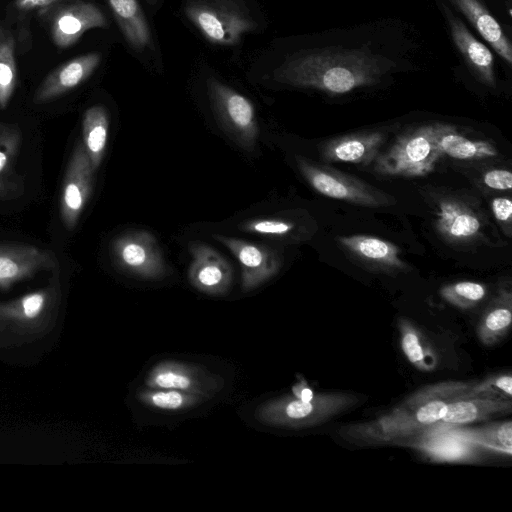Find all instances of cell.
Returning <instances> with one entry per match:
<instances>
[{"instance_id": "obj_1", "label": "cell", "mask_w": 512, "mask_h": 512, "mask_svg": "<svg viewBox=\"0 0 512 512\" xmlns=\"http://www.w3.org/2000/svg\"><path fill=\"white\" fill-rule=\"evenodd\" d=\"M433 59L415 24L382 17L303 38L284 55L272 77L283 86L345 97L388 88L431 68Z\"/></svg>"}, {"instance_id": "obj_2", "label": "cell", "mask_w": 512, "mask_h": 512, "mask_svg": "<svg viewBox=\"0 0 512 512\" xmlns=\"http://www.w3.org/2000/svg\"><path fill=\"white\" fill-rule=\"evenodd\" d=\"M431 1L442 19L455 58L452 66L455 75L472 86L497 93L503 85L502 72L507 68L490 46L453 10L440 0Z\"/></svg>"}, {"instance_id": "obj_3", "label": "cell", "mask_w": 512, "mask_h": 512, "mask_svg": "<svg viewBox=\"0 0 512 512\" xmlns=\"http://www.w3.org/2000/svg\"><path fill=\"white\" fill-rule=\"evenodd\" d=\"M60 300L57 274L43 288L0 302V346H17L47 334L56 322Z\"/></svg>"}, {"instance_id": "obj_4", "label": "cell", "mask_w": 512, "mask_h": 512, "mask_svg": "<svg viewBox=\"0 0 512 512\" xmlns=\"http://www.w3.org/2000/svg\"><path fill=\"white\" fill-rule=\"evenodd\" d=\"M451 124L428 123L400 135L374 160V170L382 175L417 177L431 173L443 156L438 139Z\"/></svg>"}, {"instance_id": "obj_5", "label": "cell", "mask_w": 512, "mask_h": 512, "mask_svg": "<svg viewBox=\"0 0 512 512\" xmlns=\"http://www.w3.org/2000/svg\"><path fill=\"white\" fill-rule=\"evenodd\" d=\"M184 11L204 38L218 45H235L257 28L243 0H187Z\"/></svg>"}, {"instance_id": "obj_6", "label": "cell", "mask_w": 512, "mask_h": 512, "mask_svg": "<svg viewBox=\"0 0 512 512\" xmlns=\"http://www.w3.org/2000/svg\"><path fill=\"white\" fill-rule=\"evenodd\" d=\"M453 10L512 71V13L501 0H440Z\"/></svg>"}, {"instance_id": "obj_7", "label": "cell", "mask_w": 512, "mask_h": 512, "mask_svg": "<svg viewBox=\"0 0 512 512\" xmlns=\"http://www.w3.org/2000/svg\"><path fill=\"white\" fill-rule=\"evenodd\" d=\"M296 163L310 186L324 196L373 208L388 206L394 202L390 195L334 168L299 156L296 157Z\"/></svg>"}, {"instance_id": "obj_8", "label": "cell", "mask_w": 512, "mask_h": 512, "mask_svg": "<svg viewBox=\"0 0 512 512\" xmlns=\"http://www.w3.org/2000/svg\"><path fill=\"white\" fill-rule=\"evenodd\" d=\"M207 91L213 111L226 133L240 147L250 150L258 136L254 106L244 95L209 78Z\"/></svg>"}, {"instance_id": "obj_9", "label": "cell", "mask_w": 512, "mask_h": 512, "mask_svg": "<svg viewBox=\"0 0 512 512\" xmlns=\"http://www.w3.org/2000/svg\"><path fill=\"white\" fill-rule=\"evenodd\" d=\"M111 257L119 269L140 278L159 279L166 272L161 248L154 235L146 231L125 233L114 239Z\"/></svg>"}, {"instance_id": "obj_10", "label": "cell", "mask_w": 512, "mask_h": 512, "mask_svg": "<svg viewBox=\"0 0 512 512\" xmlns=\"http://www.w3.org/2000/svg\"><path fill=\"white\" fill-rule=\"evenodd\" d=\"M95 172L82 141H78L67 163L60 197V217L68 231L75 229L91 197Z\"/></svg>"}, {"instance_id": "obj_11", "label": "cell", "mask_w": 512, "mask_h": 512, "mask_svg": "<svg viewBox=\"0 0 512 512\" xmlns=\"http://www.w3.org/2000/svg\"><path fill=\"white\" fill-rule=\"evenodd\" d=\"M223 379L207 369L177 361H163L147 373L145 385L154 389H174L213 397L223 387Z\"/></svg>"}, {"instance_id": "obj_12", "label": "cell", "mask_w": 512, "mask_h": 512, "mask_svg": "<svg viewBox=\"0 0 512 512\" xmlns=\"http://www.w3.org/2000/svg\"><path fill=\"white\" fill-rule=\"evenodd\" d=\"M45 271H58V260L52 251L26 243H0L1 291Z\"/></svg>"}, {"instance_id": "obj_13", "label": "cell", "mask_w": 512, "mask_h": 512, "mask_svg": "<svg viewBox=\"0 0 512 512\" xmlns=\"http://www.w3.org/2000/svg\"><path fill=\"white\" fill-rule=\"evenodd\" d=\"M213 237L227 247L238 260L244 291L255 289L278 273L281 260L273 249L230 236L215 234Z\"/></svg>"}, {"instance_id": "obj_14", "label": "cell", "mask_w": 512, "mask_h": 512, "mask_svg": "<svg viewBox=\"0 0 512 512\" xmlns=\"http://www.w3.org/2000/svg\"><path fill=\"white\" fill-rule=\"evenodd\" d=\"M191 262L188 279L197 290L220 296L229 290L233 280L230 263L214 248L202 242L190 246Z\"/></svg>"}, {"instance_id": "obj_15", "label": "cell", "mask_w": 512, "mask_h": 512, "mask_svg": "<svg viewBox=\"0 0 512 512\" xmlns=\"http://www.w3.org/2000/svg\"><path fill=\"white\" fill-rule=\"evenodd\" d=\"M107 27L102 11L93 3L76 1L62 6L51 21V37L54 44L66 49L93 28Z\"/></svg>"}, {"instance_id": "obj_16", "label": "cell", "mask_w": 512, "mask_h": 512, "mask_svg": "<svg viewBox=\"0 0 512 512\" xmlns=\"http://www.w3.org/2000/svg\"><path fill=\"white\" fill-rule=\"evenodd\" d=\"M101 54L91 52L66 61L52 70L38 86L34 102L52 101L85 82L99 66Z\"/></svg>"}, {"instance_id": "obj_17", "label": "cell", "mask_w": 512, "mask_h": 512, "mask_svg": "<svg viewBox=\"0 0 512 512\" xmlns=\"http://www.w3.org/2000/svg\"><path fill=\"white\" fill-rule=\"evenodd\" d=\"M435 226L439 234L450 243H470L479 239L482 221L478 213L466 203L447 198L439 201Z\"/></svg>"}, {"instance_id": "obj_18", "label": "cell", "mask_w": 512, "mask_h": 512, "mask_svg": "<svg viewBox=\"0 0 512 512\" xmlns=\"http://www.w3.org/2000/svg\"><path fill=\"white\" fill-rule=\"evenodd\" d=\"M385 139L386 134L382 131L349 134L325 143L321 155L330 162L369 165L380 153Z\"/></svg>"}, {"instance_id": "obj_19", "label": "cell", "mask_w": 512, "mask_h": 512, "mask_svg": "<svg viewBox=\"0 0 512 512\" xmlns=\"http://www.w3.org/2000/svg\"><path fill=\"white\" fill-rule=\"evenodd\" d=\"M22 134L17 125L0 123V202L17 197L23 179L16 171Z\"/></svg>"}, {"instance_id": "obj_20", "label": "cell", "mask_w": 512, "mask_h": 512, "mask_svg": "<svg viewBox=\"0 0 512 512\" xmlns=\"http://www.w3.org/2000/svg\"><path fill=\"white\" fill-rule=\"evenodd\" d=\"M338 240L361 262L388 269L405 267L399 258L400 249L391 242L367 235L342 236Z\"/></svg>"}, {"instance_id": "obj_21", "label": "cell", "mask_w": 512, "mask_h": 512, "mask_svg": "<svg viewBox=\"0 0 512 512\" xmlns=\"http://www.w3.org/2000/svg\"><path fill=\"white\" fill-rule=\"evenodd\" d=\"M107 1L127 43L136 50L150 47L151 30L138 0Z\"/></svg>"}, {"instance_id": "obj_22", "label": "cell", "mask_w": 512, "mask_h": 512, "mask_svg": "<svg viewBox=\"0 0 512 512\" xmlns=\"http://www.w3.org/2000/svg\"><path fill=\"white\" fill-rule=\"evenodd\" d=\"M109 132V115L102 105L89 107L82 119V143L96 171L105 154Z\"/></svg>"}, {"instance_id": "obj_23", "label": "cell", "mask_w": 512, "mask_h": 512, "mask_svg": "<svg viewBox=\"0 0 512 512\" xmlns=\"http://www.w3.org/2000/svg\"><path fill=\"white\" fill-rule=\"evenodd\" d=\"M441 154L460 160H479L498 155L497 149L488 141H474L459 134L454 125L438 139Z\"/></svg>"}, {"instance_id": "obj_24", "label": "cell", "mask_w": 512, "mask_h": 512, "mask_svg": "<svg viewBox=\"0 0 512 512\" xmlns=\"http://www.w3.org/2000/svg\"><path fill=\"white\" fill-rule=\"evenodd\" d=\"M137 397L146 406L167 411L186 410L209 400L196 393L148 387L138 391Z\"/></svg>"}, {"instance_id": "obj_25", "label": "cell", "mask_w": 512, "mask_h": 512, "mask_svg": "<svg viewBox=\"0 0 512 512\" xmlns=\"http://www.w3.org/2000/svg\"><path fill=\"white\" fill-rule=\"evenodd\" d=\"M15 40L11 32L0 24V109H5L17 86Z\"/></svg>"}, {"instance_id": "obj_26", "label": "cell", "mask_w": 512, "mask_h": 512, "mask_svg": "<svg viewBox=\"0 0 512 512\" xmlns=\"http://www.w3.org/2000/svg\"><path fill=\"white\" fill-rule=\"evenodd\" d=\"M238 229L270 238H284L294 231L295 224L282 218L260 217L241 222Z\"/></svg>"}, {"instance_id": "obj_27", "label": "cell", "mask_w": 512, "mask_h": 512, "mask_svg": "<svg viewBox=\"0 0 512 512\" xmlns=\"http://www.w3.org/2000/svg\"><path fill=\"white\" fill-rule=\"evenodd\" d=\"M477 407L469 401H459L446 405L442 420L449 424H465L477 418Z\"/></svg>"}, {"instance_id": "obj_28", "label": "cell", "mask_w": 512, "mask_h": 512, "mask_svg": "<svg viewBox=\"0 0 512 512\" xmlns=\"http://www.w3.org/2000/svg\"><path fill=\"white\" fill-rule=\"evenodd\" d=\"M443 293L447 298L453 300L479 301L485 295L484 287L475 282H458L452 286L446 287Z\"/></svg>"}, {"instance_id": "obj_29", "label": "cell", "mask_w": 512, "mask_h": 512, "mask_svg": "<svg viewBox=\"0 0 512 512\" xmlns=\"http://www.w3.org/2000/svg\"><path fill=\"white\" fill-rule=\"evenodd\" d=\"M446 403L440 400L431 401L420 407L416 419L420 423L430 424L442 420L446 412Z\"/></svg>"}, {"instance_id": "obj_30", "label": "cell", "mask_w": 512, "mask_h": 512, "mask_svg": "<svg viewBox=\"0 0 512 512\" xmlns=\"http://www.w3.org/2000/svg\"><path fill=\"white\" fill-rule=\"evenodd\" d=\"M484 184L495 190H510L512 187V174L508 170L493 169L483 176Z\"/></svg>"}, {"instance_id": "obj_31", "label": "cell", "mask_w": 512, "mask_h": 512, "mask_svg": "<svg viewBox=\"0 0 512 512\" xmlns=\"http://www.w3.org/2000/svg\"><path fill=\"white\" fill-rule=\"evenodd\" d=\"M402 348L411 362L416 363L423 359V350L415 334L407 333L404 336Z\"/></svg>"}, {"instance_id": "obj_32", "label": "cell", "mask_w": 512, "mask_h": 512, "mask_svg": "<svg viewBox=\"0 0 512 512\" xmlns=\"http://www.w3.org/2000/svg\"><path fill=\"white\" fill-rule=\"evenodd\" d=\"M495 218L502 223L510 224L512 218V202L508 198H494L491 203Z\"/></svg>"}, {"instance_id": "obj_33", "label": "cell", "mask_w": 512, "mask_h": 512, "mask_svg": "<svg viewBox=\"0 0 512 512\" xmlns=\"http://www.w3.org/2000/svg\"><path fill=\"white\" fill-rule=\"evenodd\" d=\"M511 323V312L508 309L500 308L492 311L486 318V326L497 331L507 327Z\"/></svg>"}, {"instance_id": "obj_34", "label": "cell", "mask_w": 512, "mask_h": 512, "mask_svg": "<svg viewBox=\"0 0 512 512\" xmlns=\"http://www.w3.org/2000/svg\"><path fill=\"white\" fill-rule=\"evenodd\" d=\"M58 0H16L15 8L24 13L40 11L56 3Z\"/></svg>"}, {"instance_id": "obj_35", "label": "cell", "mask_w": 512, "mask_h": 512, "mask_svg": "<svg viewBox=\"0 0 512 512\" xmlns=\"http://www.w3.org/2000/svg\"><path fill=\"white\" fill-rule=\"evenodd\" d=\"M497 438L510 451L512 447L511 423H506L499 428L497 432Z\"/></svg>"}, {"instance_id": "obj_36", "label": "cell", "mask_w": 512, "mask_h": 512, "mask_svg": "<svg viewBox=\"0 0 512 512\" xmlns=\"http://www.w3.org/2000/svg\"><path fill=\"white\" fill-rule=\"evenodd\" d=\"M293 392L296 398L301 399L303 401H312L313 400V392L311 389L307 387H302L297 385L293 388Z\"/></svg>"}, {"instance_id": "obj_37", "label": "cell", "mask_w": 512, "mask_h": 512, "mask_svg": "<svg viewBox=\"0 0 512 512\" xmlns=\"http://www.w3.org/2000/svg\"><path fill=\"white\" fill-rule=\"evenodd\" d=\"M502 391L507 393L508 395L512 394V377L511 376H503L500 377L495 384Z\"/></svg>"}, {"instance_id": "obj_38", "label": "cell", "mask_w": 512, "mask_h": 512, "mask_svg": "<svg viewBox=\"0 0 512 512\" xmlns=\"http://www.w3.org/2000/svg\"><path fill=\"white\" fill-rule=\"evenodd\" d=\"M149 4H155L158 0H146Z\"/></svg>"}]
</instances>
